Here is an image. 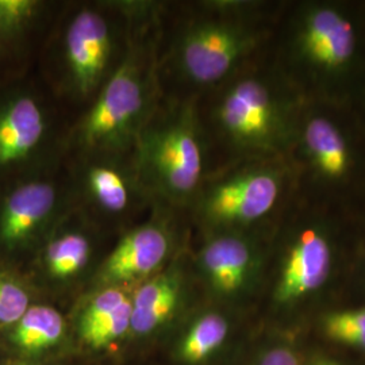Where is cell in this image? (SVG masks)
<instances>
[{
  "instance_id": "obj_1",
  "label": "cell",
  "mask_w": 365,
  "mask_h": 365,
  "mask_svg": "<svg viewBox=\"0 0 365 365\" xmlns=\"http://www.w3.org/2000/svg\"><path fill=\"white\" fill-rule=\"evenodd\" d=\"M265 7L247 0H160L161 96L197 99L262 58L269 37Z\"/></svg>"
},
{
  "instance_id": "obj_2",
  "label": "cell",
  "mask_w": 365,
  "mask_h": 365,
  "mask_svg": "<svg viewBox=\"0 0 365 365\" xmlns=\"http://www.w3.org/2000/svg\"><path fill=\"white\" fill-rule=\"evenodd\" d=\"M133 9L134 0H64L36 71L71 123L92 105L122 63Z\"/></svg>"
},
{
  "instance_id": "obj_3",
  "label": "cell",
  "mask_w": 365,
  "mask_h": 365,
  "mask_svg": "<svg viewBox=\"0 0 365 365\" xmlns=\"http://www.w3.org/2000/svg\"><path fill=\"white\" fill-rule=\"evenodd\" d=\"M160 0H134L128 51L92 105L68 130L66 156L131 152L161 101L157 75Z\"/></svg>"
},
{
  "instance_id": "obj_4",
  "label": "cell",
  "mask_w": 365,
  "mask_h": 365,
  "mask_svg": "<svg viewBox=\"0 0 365 365\" xmlns=\"http://www.w3.org/2000/svg\"><path fill=\"white\" fill-rule=\"evenodd\" d=\"M262 58L196 99L211 173L250 160L277 158L294 134L287 98Z\"/></svg>"
},
{
  "instance_id": "obj_5",
  "label": "cell",
  "mask_w": 365,
  "mask_h": 365,
  "mask_svg": "<svg viewBox=\"0 0 365 365\" xmlns=\"http://www.w3.org/2000/svg\"><path fill=\"white\" fill-rule=\"evenodd\" d=\"M134 161L153 205L185 214L211 173L196 99L161 98L137 137Z\"/></svg>"
},
{
  "instance_id": "obj_6",
  "label": "cell",
  "mask_w": 365,
  "mask_h": 365,
  "mask_svg": "<svg viewBox=\"0 0 365 365\" xmlns=\"http://www.w3.org/2000/svg\"><path fill=\"white\" fill-rule=\"evenodd\" d=\"M69 125L37 71L0 86V185L58 170Z\"/></svg>"
},
{
  "instance_id": "obj_7",
  "label": "cell",
  "mask_w": 365,
  "mask_h": 365,
  "mask_svg": "<svg viewBox=\"0 0 365 365\" xmlns=\"http://www.w3.org/2000/svg\"><path fill=\"white\" fill-rule=\"evenodd\" d=\"M284 190L277 158L237 163L210 173L185 215L202 235L252 233L274 215Z\"/></svg>"
},
{
  "instance_id": "obj_8",
  "label": "cell",
  "mask_w": 365,
  "mask_h": 365,
  "mask_svg": "<svg viewBox=\"0 0 365 365\" xmlns=\"http://www.w3.org/2000/svg\"><path fill=\"white\" fill-rule=\"evenodd\" d=\"M73 211L107 237L145 221L153 209L131 152H95L64 158Z\"/></svg>"
},
{
  "instance_id": "obj_9",
  "label": "cell",
  "mask_w": 365,
  "mask_h": 365,
  "mask_svg": "<svg viewBox=\"0 0 365 365\" xmlns=\"http://www.w3.org/2000/svg\"><path fill=\"white\" fill-rule=\"evenodd\" d=\"M72 210L64 164L58 170L0 185V264L24 253L36 255Z\"/></svg>"
},
{
  "instance_id": "obj_10",
  "label": "cell",
  "mask_w": 365,
  "mask_h": 365,
  "mask_svg": "<svg viewBox=\"0 0 365 365\" xmlns=\"http://www.w3.org/2000/svg\"><path fill=\"white\" fill-rule=\"evenodd\" d=\"M190 229L184 212L155 205L145 221L114 241L92 277V286L138 287L178 257V245Z\"/></svg>"
},
{
  "instance_id": "obj_11",
  "label": "cell",
  "mask_w": 365,
  "mask_h": 365,
  "mask_svg": "<svg viewBox=\"0 0 365 365\" xmlns=\"http://www.w3.org/2000/svg\"><path fill=\"white\" fill-rule=\"evenodd\" d=\"M64 0H0V86L36 72Z\"/></svg>"
},
{
  "instance_id": "obj_12",
  "label": "cell",
  "mask_w": 365,
  "mask_h": 365,
  "mask_svg": "<svg viewBox=\"0 0 365 365\" xmlns=\"http://www.w3.org/2000/svg\"><path fill=\"white\" fill-rule=\"evenodd\" d=\"M294 48L300 63L317 75L339 76L354 64L356 26L339 7L312 4L300 14L297 22Z\"/></svg>"
},
{
  "instance_id": "obj_13",
  "label": "cell",
  "mask_w": 365,
  "mask_h": 365,
  "mask_svg": "<svg viewBox=\"0 0 365 365\" xmlns=\"http://www.w3.org/2000/svg\"><path fill=\"white\" fill-rule=\"evenodd\" d=\"M105 237L72 210L34 255L36 268L53 286L72 284L90 269L96 272L98 267L93 262Z\"/></svg>"
},
{
  "instance_id": "obj_14",
  "label": "cell",
  "mask_w": 365,
  "mask_h": 365,
  "mask_svg": "<svg viewBox=\"0 0 365 365\" xmlns=\"http://www.w3.org/2000/svg\"><path fill=\"white\" fill-rule=\"evenodd\" d=\"M195 255L197 274L211 292L233 298L250 286L259 256L252 233L203 235Z\"/></svg>"
},
{
  "instance_id": "obj_15",
  "label": "cell",
  "mask_w": 365,
  "mask_h": 365,
  "mask_svg": "<svg viewBox=\"0 0 365 365\" xmlns=\"http://www.w3.org/2000/svg\"><path fill=\"white\" fill-rule=\"evenodd\" d=\"M331 267L333 250L327 233L314 225L302 227L284 255L274 300L289 304L307 298L327 283Z\"/></svg>"
},
{
  "instance_id": "obj_16",
  "label": "cell",
  "mask_w": 365,
  "mask_h": 365,
  "mask_svg": "<svg viewBox=\"0 0 365 365\" xmlns=\"http://www.w3.org/2000/svg\"><path fill=\"white\" fill-rule=\"evenodd\" d=\"M187 292V274L180 256L161 272L133 289L130 330L146 334L163 327L182 309Z\"/></svg>"
},
{
  "instance_id": "obj_17",
  "label": "cell",
  "mask_w": 365,
  "mask_h": 365,
  "mask_svg": "<svg viewBox=\"0 0 365 365\" xmlns=\"http://www.w3.org/2000/svg\"><path fill=\"white\" fill-rule=\"evenodd\" d=\"M302 150L314 173L329 184L344 182L354 165L351 144L339 125L322 114L304 119L300 131Z\"/></svg>"
},
{
  "instance_id": "obj_18",
  "label": "cell",
  "mask_w": 365,
  "mask_h": 365,
  "mask_svg": "<svg viewBox=\"0 0 365 365\" xmlns=\"http://www.w3.org/2000/svg\"><path fill=\"white\" fill-rule=\"evenodd\" d=\"M64 330V317L56 307L45 303H31L15 324L13 341L26 352H39L56 345Z\"/></svg>"
},
{
  "instance_id": "obj_19",
  "label": "cell",
  "mask_w": 365,
  "mask_h": 365,
  "mask_svg": "<svg viewBox=\"0 0 365 365\" xmlns=\"http://www.w3.org/2000/svg\"><path fill=\"white\" fill-rule=\"evenodd\" d=\"M227 330V321L221 314H203L196 319L182 339L180 346L182 360L190 364L206 360L223 344Z\"/></svg>"
},
{
  "instance_id": "obj_20",
  "label": "cell",
  "mask_w": 365,
  "mask_h": 365,
  "mask_svg": "<svg viewBox=\"0 0 365 365\" xmlns=\"http://www.w3.org/2000/svg\"><path fill=\"white\" fill-rule=\"evenodd\" d=\"M131 298L91 327L81 330L83 339L92 348H102L130 330Z\"/></svg>"
},
{
  "instance_id": "obj_21",
  "label": "cell",
  "mask_w": 365,
  "mask_h": 365,
  "mask_svg": "<svg viewBox=\"0 0 365 365\" xmlns=\"http://www.w3.org/2000/svg\"><path fill=\"white\" fill-rule=\"evenodd\" d=\"M325 331L339 344L365 349V307L327 315Z\"/></svg>"
},
{
  "instance_id": "obj_22",
  "label": "cell",
  "mask_w": 365,
  "mask_h": 365,
  "mask_svg": "<svg viewBox=\"0 0 365 365\" xmlns=\"http://www.w3.org/2000/svg\"><path fill=\"white\" fill-rule=\"evenodd\" d=\"M259 365H299L294 352L287 348H276L261 359Z\"/></svg>"
},
{
  "instance_id": "obj_23",
  "label": "cell",
  "mask_w": 365,
  "mask_h": 365,
  "mask_svg": "<svg viewBox=\"0 0 365 365\" xmlns=\"http://www.w3.org/2000/svg\"><path fill=\"white\" fill-rule=\"evenodd\" d=\"M313 365H339L336 361H331V360H327V359H321L318 361H315Z\"/></svg>"
}]
</instances>
